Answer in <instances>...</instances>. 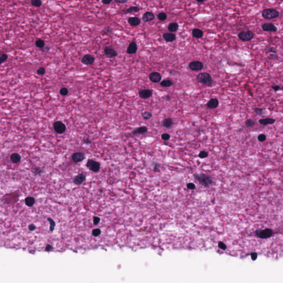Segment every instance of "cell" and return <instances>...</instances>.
<instances>
[{
    "instance_id": "1",
    "label": "cell",
    "mask_w": 283,
    "mask_h": 283,
    "mask_svg": "<svg viewBox=\"0 0 283 283\" xmlns=\"http://www.w3.org/2000/svg\"><path fill=\"white\" fill-rule=\"evenodd\" d=\"M194 177L200 184L205 187H208L212 183V180L210 176L204 174H195Z\"/></svg>"
},
{
    "instance_id": "2",
    "label": "cell",
    "mask_w": 283,
    "mask_h": 283,
    "mask_svg": "<svg viewBox=\"0 0 283 283\" xmlns=\"http://www.w3.org/2000/svg\"><path fill=\"white\" fill-rule=\"evenodd\" d=\"M280 14L279 12L275 8H267L262 11V17L265 19H272L277 18Z\"/></svg>"
},
{
    "instance_id": "3",
    "label": "cell",
    "mask_w": 283,
    "mask_h": 283,
    "mask_svg": "<svg viewBox=\"0 0 283 283\" xmlns=\"http://www.w3.org/2000/svg\"><path fill=\"white\" fill-rule=\"evenodd\" d=\"M197 80L200 83H201L208 86H211L213 80L211 76L206 72H202L199 74L197 76Z\"/></svg>"
},
{
    "instance_id": "4",
    "label": "cell",
    "mask_w": 283,
    "mask_h": 283,
    "mask_svg": "<svg viewBox=\"0 0 283 283\" xmlns=\"http://www.w3.org/2000/svg\"><path fill=\"white\" fill-rule=\"evenodd\" d=\"M238 37L242 41L248 42L252 41L254 38V34L252 31L247 30V31H243L239 32L238 34Z\"/></svg>"
},
{
    "instance_id": "5",
    "label": "cell",
    "mask_w": 283,
    "mask_h": 283,
    "mask_svg": "<svg viewBox=\"0 0 283 283\" xmlns=\"http://www.w3.org/2000/svg\"><path fill=\"white\" fill-rule=\"evenodd\" d=\"M86 167L93 172H98L100 169V164L99 162L92 159H89L87 162Z\"/></svg>"
},
{
    "instance_id": "6",
    "label": "cell",
    "mask_w": 283,
    "mask_h": 283,
    "mask_svg": "<svg viewBox=\"0 0 283 283\" xmlns=\"http://www.w3.org/2000/svg\"><path fill=\"white\" fill-rule=\"evenodd\" d=\"M53 127L54 131L57 133L62 134L66 131V126L61 121H57L54 123Z\"/></svg>"
},
{
    "instance_id": "7",
    "label": "cell",
    "mask_w": 283,
    "mask_h": 283,
    "mask_svg": "<svg viewBox=\"0 0 283 283\" xmlns=\"http://www.w3.org/2000/svg\"><path fill=\"white\" fill-rule=\"evenodd\" d=\"M190 69L192 71H200L204 67V65L201 61H194L190 62L189 65Z\"/></svg>"
},
{
    "instance_id": "8",
    "label": "cell",
    "mask_w": 283,
    "mask_h": 283,
    "mask_svg": "<svg viewBox=\"0 0 283 283\" xmlns=\"http://www.w3.org/2000/svg\"><path fill=\"white\" fill-rule=\"evenodd\" d=\"M262 28L265 32H277L278 30L277 27L272 23H264L262 25Z\"/></svg>"
},
{
    "instance_id": "9",
    "label": "cell",
    "mask_w": 283,
    "mask_h": 283,
    "mask_svg": "<svg viewBox=\"0 0 283 283\" xmlns=\"http://www.w3.org/2000/svg\"><path fill=\"white\" fill-rule=\"evenodd\" d=\"M257 234L259 237L265 238L270 237L273 234L272 230L270 229H265L264 230H258L257 231Z\"/></svg>"
},
{
    "instance_id": "10",
    "label": "cell",
    "mask_w": 283,
    "mask_h": 283,
    "mask_svg": "<svg viewBox=\"0 0 283 283\" xmlns=\"http://www.w3.org/2000/svg\"><path fill=\"white\" fill-rule=\"evenodd\" d=\"M104 53L109 57H114L117 56V52L116 50L111 47H107L104 49Z\"/></svg>"
},
{
    "instance_id": "11",
    "label": "cell",
    "mask_w": 283,
    "mask_h": 283,
    "mask_svg": "<svg viewBox=\"0 0 283 283\" xmlns=\"http://www.w3.org/2000/svg\"><path fill=\"white\" fill-rule=\"evenodd\" d=\"M81 62L82 64L86 65H91L95 62V57L90 54H86L82 57Z\"/></svg>"
},
{
    "instance_id": "12",
    "label": "cell",
    "mask_w": 283,
    "mask_h": 283,
    "mask_svg": "<svg viewBox=\"0 0 283 283\" xmlns=\"http://www.w3.org/2000/svg\"><path fill=\"white\" fill-rule=\"evenodd\" d=\"M149 79L151 81L154 83L159 82L162 79V76L159 72H153L149 75Z\"/></svg>"
},
{
    "instance_id": "13",
    "label": "cell",
    "mask_w": 283,
    "mask_h": 283,
    "mask_svg": "<svg viewBox=\"0 0 283 283\" xmlns=\"http://www.w3.org/2000/svg\"><path fill=\"white\" fill-rule=\"evenodd\" d=\"M72 159L75 163H79L85 159V155L82 152H76L72 155Z\"/></svg>"
},
{
    "instance_id": "14",
    "label": "cell",
    "mask_w": 283,
    "mask_h": 283,
    "mask_svg": "<svg viewBox=\"0 0 283 283\" xmlns=\"http://www.w3.org/2000/svg\"><path fill=\"white\" fill-rule=\"evenodd\" d=\"M139 96L142 99H148L152 96V92L149 89H144L139 91Z\"/></svg>"
},
{
    "instance_id": "15",
    "label": "cell",
    "mask_w": 283,
    "mask_h": 283,
    "mask_svg": "<svg viewBox=\"0 0 283 283\" xmlns=\"http://www.w3.org/2000/svg\"><path fill=\"white\" fill-rule=\"evenodd\" d=\"M137 51V45L136 43L134 42H131L127 49V53L129 54H135Z\"/></svg>"
},
{
    "instance_id": "16",
    "label": "cell",
    "mask_w": 283,
    "mask_h": 283,
    "mask_svg": "<svg viewBox=\"0 0 283 283\" xmlns=\"http://www.w3.org/2000/svg\"><path fill=\"white\" fill-rule=\"evenodd\" d=\"M275 120L274 118H262L260 119L258 122L260 124L263 125V126H267L269 124H273L275 122Z\"/></svg>"
},
{
    "instance_id": "17",
    "label": "cell",
    "mask_w": 283,
    "mask_h": 283,
    "mask_svg": "<svg viewBox=\"0 0 283 283\" xmlns=\"http://www.w3.org/2000/svg\"><path fill=\"white\" fill-rule=\"evenodd\" d=\"M128 22L129 24L132 26L136 27L138 26V25L141 23V20L137 17H129L128 19Z\"/></svg>"
},
{
    "instance_id": "18",
    "label": "cell",
    "mask_w": 283,
    "mask_h": 283,
    "mask_svg": "<svg viewBox=\"0 0 283 283\" xmlns=\"http://www.w3.org/2000/svg\"><path fill=\"white\" fill-rule=\"evenodd\" d=\"M142 19L144 22H150L154 19V14L151 12H146L143 15Z\"/></svg>"
},
{
    "instance_id": "19",
    "label": "cell",
    "mask_w": 283,
    "mask_h": 283,
    "mask_svg": "<svg viewBox=\"0 0 283 283\" xmlns=\"http://www.w3.org/2000/svg\"><path fill=\"white\" fill-rule=\"evenodd\" d=\"M85 179H86V177H85V175L80 174L75 177L74 179V184L76 185H80L85 181Z\"/></svg>"
},
{
    "instance_id": "20",
    "label": "cell",
    "mask_w": 283,
    "mask_h": 283,
    "mask_svg": "<svg viewBox=\"0 0 283 283\" xmlns=\"http://www.w3.org/2000/svg\"><path fill=\"white\" fill-rule=\"evenodd\" d=\"M219 102L216 99H212L207 102V106L209 109H216L219 106Z\"/></svg>"
},
{
    "instance_id": "21",
    "label": "cell",
    "mask_w": 283,
    "mask_h": 283,
    "mask_svg": "<svg viewBox=\"0 0 283 283\" xmlns=\"http://www.w3.org/2000/svg\"><path fill=\"white\" fill-rule=\"evenodd\" d=\"M163 38L167 42H172L176 39V36L174 34L167 33L163 34Z\"/></svg>"
},
{
    "instance_id": "22",
    "label": "cell",
    "mask_w": 283,
    "mask_h": 283,
    "mask_svg": "<svg viewBox=\"0 0 283 283\" xmlns=\"http://www.w3.org/2000/svg\"><path fill=\"white\" fill-rule=\"evenodd\" d=\"M192 35L195 38H201L204 35V32L201 29H194L192 31Z\"/></svg>"
},
{
    "instance_id": "23",
    "label": "cell",
    "mask_w": 283,
    "mask_h": 283,
    "mask_svg": "<svg viewBox=\"0 0 283 283\" xmlns=\"http://www.w3.org/2000/svg\"><path fill=\"white\" fill-rule=\"evenodd\" d=\"M148 131V128L145 126L140 127L137 128L135 129L133 131V134H143L144 133Z\"/></svg>"
},
{
    "instance_id": "24",
    "label": "cell",
    "mask_w": 283,
    "mask_h": 283,
    "mask_svg": "<svg viewBox=\"0 0 283 283\" xmlns=\"http://www.w3.org/2000/svg\"><path fill=\"white\" fill-rule=\"evenodd\" d=\"M35 202H36V200L33 197L28 196L25 199V204L28 207L33 206L35 204Z\"/></svg>"
},
{
    "instance_id": "25",
    "label": "cell",
    "mask_w": 283,
    "mask_h": 283,
    "mask_svg": "<svg viewBox=\"0 0 283 283\" xmlns=\"http://www.w3.org/2000/svg\"><path fill=\"white\" fill-rule=\"evenodd\" d=\"M10 159L13 163H17L21 161V157L18 153H13L11 156Z\"/></svg>"
},
{
    "instance_id": "26",
    "label": "cell",
    "mask_w": 283,
    "mask_h": 283,
    "mask_svg": "<svg viewBox=\"0 0 283 283\" xmlns=\"http://www.w3.org/2000/svg\"><path fill=\"white\" fill-rule=\"evenodd\" d=\"M173 122L171 118H168L166 119H164L162 122L163 126L165 128H170L172 126Z\"/></svg>"
},
{
    "instance_id": "27",
    "label": "cell",
    "mask_w": 283,
    "mask_h": 283,
    "mask_svg": "<svg viewBox=\"0 0 283 283\" xmlns=\"http://www.w3.org/2000/svg\"><path fill=\"white\" fill-rule=\"evenodd\" d=\"M179 28V25L176 22H173L169 24L168 26V30L171 32H176Z\"/></svg>"
},
{
    "instance_id": "28",
    "label": "cell",
    "mask_w": 283,
    "mask_h": 283,
    "mask_svg": "<svg viewBox=\"0 0 283 283\" xmlns=\"http://www.w3.org/2000/svg\"><path fill=\"white\" fill-rule=\"evenodd\" d=\"M172 81L171 80H169V79H167V80H164L162 81L161 82V85L163 87H170L171 86V85H172Z\"/></svg>"
},
{
    "instance_id": "29",
    "label": "cell",
    "mask_w": 283,
    "mask_h": 283,
    "mask_svg": "<svg viewBox=\"0 0 283 283\" xmlns=\"http://www.w3.org/2000/svg\"><path fill=\"white\" fill-rule=\"evenodd\" d=\"M255 122L253 119H248L245 122V125L247 128H252L254 127Z\"/></svg>"
},
{
    "instance_id": "30",
    "label": "cell",
    "mask_w": 283,
    "mask_h": 283,
    "mask_svg": "<svg viewBox=\"0 0 283 283\" xmlns=\"http://www.w3.org/2000/svg\"><path fill=\"white\" fill-rule=\"evenodd\" d=\"M140 10V8H139L137 6H132L129 7V8H128L126 11L127 13H135V12H138Z\"/></svg>"
},
{
    "instance_id": "31",
    "label": "cell",
    "mask_w": 283,
    "mask_h": 283,
    "mask_svg": "<svg viewBox=\"0 0 283 283\" xmlns=\"http://www.w3.org/2000/svg\"><path fill=\"white\" fill-rule=\"evenodd\" d=\"M265 51H266L267 53H272L273 54H277V49L275 48L272 47H267L265 48Z\"/></svg>"
},
{
    "instance_id": "32",
    "label": "cell",
    "mask_w": 283,
    "mask_h": 283,
    "mask_svg": "<svg viewBox=\"0 0 283 283\" xmlns=\"http://www.w3.org/2000/svg\"><path fill=\"white\" fill-rule=\"evenodd\" d=\"M142 116L144 119H149L152 117V113L148 111H145L142 113Z\"/></svg>"
},
{
    "instance_id": "33",
    "label": "cell",
    "mask_w": 283,
    "mask_h": 283,
    "mask_svg": "<svg viewBox=\"0 0 283 283\" xmlns=\"http://www.w3.org/2000/svg\"><path fill=\"white\" fill-rule=\"evenodd\" d=\"M42 1L41 0H32L31 1V4L32 6L36 7H39L42 6Z\"/></svg>"
},
{
    "instance_id": "34",
    "label": "cell",
    "mask_w": 283,
    "mask_h": 283,
    "mask_svg": "<svg viewBox=\"0 0 283 283\" xmlns=\"http://www.w3.org/2000/svg\"><path fill=\"white\" fill-rule=\"evenodd\" d=\"M264 109H263L261 108H255L254 109V112L255 113H256L257 115L259 116H262L264 114Z\"/></svg>"
},
{
    "instance_id": "35",
    "label": "cell",
    "mask_w": 283,
    "mask_h": 283,
    "mask_svg": "<svg viewBox=\"0 0 283 283\" xmlns=\"http://www.w3.org/2000/svg\"><path fill=\"white\" fill-rule=\"evenodd\" d=\"M36 45L39 48H43L44 47L45 42L42 39H38L36 42Z\"/></svg>"
},
{
    "instance_id": "36",
    "label": "cell",
    "mask_w": 283,
    "mask_h": 283,
    "mask_svg": "<svg viewBox=\"0 0 283 283\" xmlns=\"http://www.w3.org/2000/svg\"><path fill=\"white\" fill-rule=\"evenodd\" d=\"M167 18V14L165 13L164 12H161L158 14V18L160 21H164Z\"/></svg>"
},
{
    "instance_id": "37",
    "label": "cell",
    "mask_w": 283,
    "mask_h": 283,
    "mask_svg": "<svg viewBox=\"0 0 283 283\" xmlns=\"http://www.w3.org/2000/svg\"><path fill=\"white\" fill-rule=\"evenodd\" d=\"M69 93V90L66 87H62V88L60 90V94L62 96H66Z\"/></svg>"
},
{
    "instance_id": "38",
    "label": "cell",
    "mask_w": 283,
    "mask_h": 283,
    "mask_svg": "<svg viewBox=\"0 0 283 283\" xmlns=\"http://www.w3.org/2000/svg\"><path fill=\"white\" fill-rule=\"evenodd\" d=\"M272 89L274 90L275 91H280V90H283V86H280V85H275L274 84L273 85H272Z\"/></svg>"
},
{
    "instance_id": "39",
    "label": "cell",
    "mask_w": 283,
    "mask_h": 283,
    "mask_svg": "<svg viewBox=\"0 0 283 283\" xmlns=\"http://www.w3.org/2000/svg\"><path fill=\"white\" fill-rule=\"evenodd\" d=\"M48 221L50 222V224H51V226H50V230H51V231H53L54 229L55 226H56L55 222L52 219H51V218H48Z\"/></svg>"
},
{
    "instance_id": "40",
    "label": "cell",
    "mask_w": 283,
    "mask_h": 283,
    "mask_svg": "<svg viewBox=\"0 0 283 283\" xmlns=\"http://www.w3.org/2000/svg\"><path fill=\"white\" fill-rule=\"evenodd\" d=\"M267 139V137L264 134H260L259 136H258V139L260 142H264Z\"/></svg>"
},
{
    "instance_id": "41",
    "label": "cell",
    "mask_w": 283,
    "mask_h": 283,
    "mask_svg": "<svg viewBox=\"0 0 283 283\" xmlns=\"http://www.w3.org/2000/svg\"><path fill=\"white\" fill-rule=\"evenodd\" d=\"M207 156H208V153L204 151L200 152L199 154V157L201 159H204L205 158L207 157Z\"/></svg>"
},
{
    "instance_id": "42",
    "label": "cell",
    "mask_w": 283,
    "mask_h": 283,
    "mask_svg": "<svg viewBox=\"0 0 283 283\" xmlns=\"http://www.w3.org/2000/svg\"><path fill=\"white\" fill-rule=\"evenodd\" d=\"M37 72L38 74L43 75H44L46 73V69L43 67H40L37 70Z\"/></svg>"
},
{
    "instance_id": "43",
    "label": "cell",
    "mask_w": 283,
    "mask_h": 283,
    "mask_svg": "<svg viewBox=\"0 0 283 283\" xmlns=\"http://www.w3.org/2000/svg\"><path fill=\"white\" fill-rule=\"evenodd\" d=\"M7 59H8V56H7V55L6 54H2L1 57V59H0V62H1L0 63H1V64L3 63L4 62L7 60Z\"/></svg>"
},
{
    "instance_id": "44",
    "label": "cell",
    "mask_w": 283,
    "mask_h": 283,
    "mask_svg": "<svg viewBox=\"0 0 283 283\" xmlns=\"http://www.w3.org/2000/svg\"><path fill=\"white\" fill-rule=\"evenodd\" d=\"M279 58V57L277 54H270L269 57H268V59L272 60H278Z\"/></svg>"
},
{
    "instance_id": "45",
    "label": "cell",
    "mask_w": 283,
    "mask_h": 283,
    "mask_svg": "<svg viewBox=\"0 0 283 283\" xmlns=\"http://www.w3.org/2000/svg\"><path fill=\"white\" fill-rule=\"evenodd\" d=\"M101 230L100 229H95L92 231V234H93V236L97 237L101 234Z\"/></svg>"
},
{
    "instance_id": "46",
    "label": "cell",
    "mask_w": 283,
    "mask_h": 283,
    "mask_svg": "<svg viewBox=\"0 0 283 283\" xmlns=\"http://www.w3.org/2000/svg\"><path fill=\"white\" fill-rule=\"evenodd\" d=\"M162 138L164 140V141H168V140H169L170 138V135L168 133H163L162 135Z\"/></svg>"
},
{
    "instance_id": "47",
    "label": "cell",
    "mask_w": 283,
    "mask_h": 283,
    "mask_svg": "<svg viewBox=\"0 0 283 283\" xmlns=\"http://www.w3.org/2000/svg\"><path fill=\"white\" fill-rule=\"evenodd\" d=\"M111 33V29L110 27H106V28L103 30V33L105 34L108 35Z\"/></svg>"
},
{
    "instance_id": "48",
    "label": "cell",
    "mask_w": 283,
    "mask_h": 283,
    "mask_svg": "<svg viewBox=\"0 0 283 283\" xmlns=\"http://www.w3.org/2000/svg\"><path fill=\"white\" fill-rule=\"evenodd\" d=\"M187 189L190 190H194L195 189V185L192 182H190V183L187 184Z\"/></svg>"
},
{
    "instance_id": "49",
    "label": "cell",
    "mask_w": 283,
    "mask_h": 283,
    "mask_svg": "<svg viewBox=\"0 0 283 283\" xmlns=\"http://www.w3.org/2000/svg\"><path fill=\"white\" fill-rule=\"evenodd\" d=\"M93 221H94V224L95 225H97V224H99V222H100V219L98 217H94Z\"/></svg>"
},
{
    "instance_id": "50",
    "label": "cell",
    "mask_w": 283,
    "mask_h": 283,
    "mask_svg": "<svg viewBox=\"0 0 283 283\" xmlns=\"http://www.w3.org/2000/svg\"><path fill=\"white\" fill-rule=\"evenodd\" d=\"M33 172L35 174H41L42 172V170L40 168H35L33 170Z\"/></svg>"
},
{
    "instance_id": "51",
    "label": "cell",
    "mask_w": 283,
    "mask_h": 283,
    "mask_svg": "<svg viewBox=\"0 0 283 283\" xmlns=\"http://www.w3.org/2000/svg\"><path fill=\"white\" fill-rule=\"evenodd\" d=\"M36 227L33 224H31L29 226V229L30 231H34V230L36 229Z\"/></svg>"
},
{
    "instance_id": "52",
    "label": "cell",
    "mask_w": 283,
    "mask_h": 283,
    "mask_svg": "<svg viewBox=\"0 0 283 283\" xmlns=\"http://www.w3.org/2000/svg\"><path fill=\"white\" fill-rule=\"evenodd\" d=\"M112 2V1H102V2L105 4H109L110 3H111V2Z\"/></svg>"
},
{
    "instance_id": "53",
    "label": "cell",
    "mask_w": 283,
    "mask_h": 283,
    "mask_svg": "<svg viewBox=\"0 0 283 283\" xmlns=\"http://www.w3.org/2000/svg\"><path fill=\"white\" fill-rule=\"evenodd\" d=\"M84 143L86 144H89V143H91V141H90V140L89 138H87V139H84Z\"/></svg>"
},
{
    "instance_id": "54",
    "label": "cell",
    "mask_w": 283,
    "mask_h": 283,
    "mask_svg": "<svg viewBox=\"0 0 283 283\" xmlns=\"http://www.w3.org/2000/svg\"><path fill=\"white\" fill-rule=\"evenodd\" d=\"M115 2H117V3H126L127 1H118V0H116Z\"/></svg>"
},
{
    "instance_id": "55",
    "label": "cell",
    "mask_w": 283,
    "mask_h": 283,
    "mask_svg": "<svg viewBox=\"0 0 283 283\" xmlns=\"http://www.w3.org/2000/svg\"><path fill=\"white\" fill-rule=\"evenodd\" d=\"M205 1H197V2H199V3H202V2H204Z\"/></svg>"
},
{
    "instance_id": "56",
    "label": "cell",
    "mask_w": 283,
    "mask_h": 283,
    "mask_svg": "<svg viewBox=\"0 0 283 283\" xmlns=\"http://www.w3.org/2000/svg\"><path fill=\"white\" fill-rule=\"evenodd\" d=\"M167 98L168 99V100H169L170 99V96H167Z\"/></svg>"
},
{
    "instance_id": "57",
    "label": "cell",
    "mask_w": 283,
    "mask_h": 283,
    "mask_svg": "<svg viewBox=\"0 0 283 283\" xmlns=\"http://www.w3.org/2000/svg\"><path fill=\"white\" fill-rule=\"evenodd\" d=\"M282 147H283V143H282Z\"/></svg>"
}]
</instances>
